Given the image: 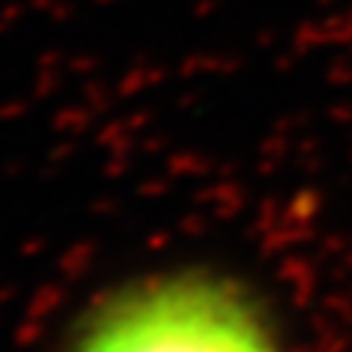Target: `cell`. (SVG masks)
<instances>
[{
	"mask_svg": "<svg viewBox=\"0 0 352 352\" xmlns=\"http://www.w3.org/2000/svg\"><path fill=\"white\" fill-rule=\"evenodd\" d=\"M74 352H279L252 300L206 273H173L97 308Z\"/></svg>",
	"mask_w": 352,
	"mask_h": 352,
	"instance_id": "1",
	"label": "cell"
}]
</instances>
